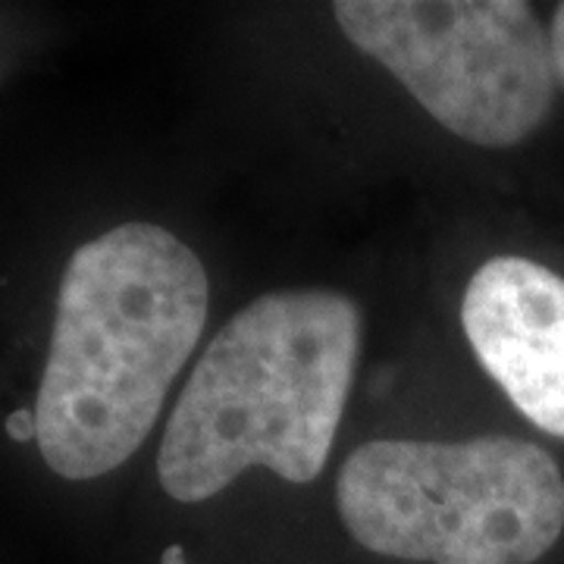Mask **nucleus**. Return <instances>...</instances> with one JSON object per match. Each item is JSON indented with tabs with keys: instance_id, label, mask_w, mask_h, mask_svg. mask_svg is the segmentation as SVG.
Wrapping results in <instances>:
<instances>
[{
	"instance_id": "39448f33",
	"label": "nucleus",
	"mask_w": 564,
	"mask_h": 564,
	"mask_svg": "<svg viewBox=\"0 0 564 564\" xmlns=\"http://www.w3.org/2000/svg\"><path fill=\"white\" fill-rule=\"evenodd\" d=\"M462 326L484 370L540 430L564 440V280L527 258H492L467 282Z\"/></svg>"
},
{
	"instance_id": "f03ea898",
	"label": "nucleus",
	"mask_w": 564,
	"mask_h": 564,
	"mask_svg": "<svg viewBox=\"0 0 564 564\" xmlns=\"http://www.w3.org/2000/svg\"><path fill=\"white\" fill-rule=\"evenodd\" d=\"M361 311L326 289L270 292L204 348L163 430L158 477L176 502L214 499L248 467L317 480L355 380Z\"/></svg>"
},
{
	"instance_id": "6e6552de",
	"label": "nucleus",
	"mask_w": 564,
	"mask_h": 564,
	"mask_svg": "<svg viewBox=\"0 0 564 564\" xmlns=\"http://www.w3.org/2000/svg\"><path fill=\"white\" fill-rule=\"evenodd\" d=\"M161 564H185V549L182 545H166L161 555Z\"/></svg>"
},
{
	"instance_id": "7ed1b4c3",
	"label": "nucleus",
	"mask_w": 564,
	"mask_h": 564,
	"mask_svg": "<svg viewBox=\"0 0 564 564\" xmlns=\"http://www.w3.org/2000/svg\"><path fill=\"white\" fill-rule=\"evenodd\" d=\"M345 530L367 552L430 564H533L564 530V477L540 445L377 440L336 480Z\"/></svg>"
},
{
	"instance_id": "f257e3e1",
	"label": "nucleus",
	"mask_w": 564,
	"mask_h": 564,
	"mask_svg": "<svg viewBox=\"0 0 564 564\" xmlns=\"http://www.w3.org/2000/svg\"><path fill=\"white\" fill-rule=\"evenodd\" d=\"M204 323V263L163 226L122 223L76 248L35 402L47 467L63 480H95L129 462Z\"/></svg>"
},
{
	"instance_id": "423d86ee",
	"label": "nucleus",
	"mask_w": 564,
	"mask_h": 564,
	"mask_svg": "<svg viewBox=\"0 0 564 564\" xmlns=\"http://www.w3.org/2000/svg\"><path fill=\"white\" fill-rule=\"evenodd\" d=\"M7 436L13 440V443H39V421H35V411H29V408H20V411H13L10 417H7Z\"/></svg>"
},
{
	"instance_id": "0eeeda50",
	"label": "nucleus",
	"mask_w": 564,
	"mask_h": 564,
	"mask_svg": "<svg viewBox=\"0 0 564 564\" xmlns=\"http://www.w3.org/2000/svg\"><path fill=\"white\" fill-rule=\"evenodd\" d=\"M552 54H555V73L564 82V3H558L555 17H552Z\"/></svg>"
},
{
	"instance_id": "20e7f679",
	"label": "nucleus",
	"mask_w": 564,
	"mask_h": 564,
	"mask_svg": "<svg viewBox=\"0 0 564 564\" xmlns=\"http://www.w3.org/2000/svg\"><path fill=\"white\" fill-rule=\"evenodd\" d=\"M333 17L361 54L470 144H521L552 110L555 54L530 3L339 0Z\"/></svg>"
}]
</instances>
